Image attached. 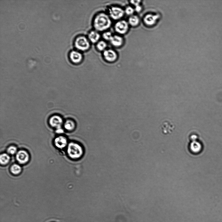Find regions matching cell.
I'll use <instances>...</instances> for the list:
<instances>
[{
    "label": "cell",
    "instance_id": "obj_1",
    "mask_svg": "<svg viewBox=\"0 0 222 222\" xmlns=\"http://www.w3.org/2000/svg\"><path fill=\"white\" fill-rule=\"evenodd\" d=\"M112 24L111 21L109 16L104 13L98 14L95 17L93 25L96 30L102 31L109 28Z\"/></svg>",
    "mask_w": 222,
    "mask_h": 222
},
{
    "label": "cell",
    "instance_id": "obj_2",
    "mask_svg": "<svg viewBox=\"0 0 222 222\" xmlns=\"http://www.w3.org/2000/svg\"><path fill=\"white\" fill-rule=\"evenodd\" d=\"M67 152L68 156L73 159H81L84 154V149L82 146L78 143L75 142L69 143Z\"/></svg>",
    "mask_w": 222,
    "mask_h": 222
},
{
    "label": "cell",
    "instance_id": "obj_3",
    "mask_svg": "<svg viewBox=\"0 0 222 222\" xmlns=\"http://www.w3.org/2000/svg\"><path fill=\"white\" fill-rule=\"evenodd\" d=\"M75 45L76 48L80 51H85L90 47V43L88 39L84 36H80L75 39Z\"/></svg>",
    "mask_w": 222,
    "mask_h": 222
},
{
    "label": "cell",
    "instance_id": "obj_4",
    "mask_svg": "<svg viewBox=\"0 0 222 222\" xmlns=\"http://www.w3.org/2000/svg\"><path fill=\"white\" fill-rule=\"evenodd\" d=\"M110 16L114 20H118L123 16L124 11L121 8L113 7L109 9Z\"/></svg>",
    "mask_w": 222,
    "mask_h": 222
},
{
    "label": "cell",
    "instance_id": "obj_5",
    "mask_svg": "<svg viewBox=\"0 0 222 222\" xmlns=\"http://www.w3.org/2000/svg\"><path fill=\"white\" fill-rule=\"evenodd\" d=\"M161 128L163 134L168 135L173 132L175 129V125L170 121H166L162 123Z\"/></svg>",
    "mask_w": 222,
    "mask_h": 222
},
{
    "label": "cell",
    "instance_id": "obj_6",
    "mask_svg": "<svg viewBox=\"0 0 222 222\" xmlns=\"http://www.w3.org/2000/svg\"><path fill=\"white\" fill-rule=\"evenodd\" d=\"M115 30L117 32L121 34L126 33L128 29V23L124 20L117 23L115 25Z\"/></svg>",
    "mask_w": 222,
    "mask_h": 222
},
{
    "label": "cell",
    "instance_id": "obj_7",
    "mask_svg": "<svg viewBox=\"0 0 222 222\" xmlns=\"http://www.w3.org/2000/svg\"><path fill=\"white\" fill-rule=\"evenodd\" d=\"M63 123V119L59 116H52L49 120V124L52 127L56 128L57 129L61 128Z\"/></svg>",
    "mask_w": 222,
    "mask_h": 222
},
{
    "label": "cell",
    "instance_id": "obj_8",
    "mask_svg": "<svg viewBox=\"0 0 222 222\" xmlns=\"http://www.w3.org/2000/svg\"><path fill=\"white\" fill-rule=\"evenodd\" d=\"M16 158L18 161L21 164H25L29 160V155L27 152L24 151H19L17 153Z\"/></svg>",
    "mask_w": 222,
    "mask_h": 222
},
{
    "label": "cell",
    "instance_id": "obj_9",
    "mask_svg": "<svg viewBox=\"0 0 222 222\" xmlns=\"http://www.w3.org/2000/svg\"><path fill=\"white\" fill-rule=\"evenodd\" d=\"M103 54L105 59L109 62H114L118 57L116 52L111 49L104 51Z\"/></svg>",
    "mask_w": 222,
    "mask_h": 222
},
{
    "label": "cell",
    "instance_id": "obj_10",
    "mask_svg": "<svg viewBox=\"0 0 222 222\" xmlns=\"http://www.w3.org/2000/svg\"><path fill=\"white\" fill-rule=\"evenodd\" d=\"M70 59L73 63H80L82 59V55L79 52L72 51L69 54Z\"/></svg>",
    "mask_w": 222,
    "mask_h": 222
},
{
    "label": "cell",
    "instance_id": "obj_11",
    "mask_svg": "<svg viewBox=\"0 0 222 222\" xmlns=\"http://www.w3.org/2000/svg\"><path fill=\"white\" fill-rule=\"evenodd\" d=\"M54 143L57 147L62 149L66 147L68 144V141L65 137L60 136L55 139Z\"/></svg>",
    "mask_w": 222,
    "mask_h": 222
},
{
    "label": "cell",
    "instance_id": "obj_12",
    "mask_svg": "<svg viewBox=\"0 0 222 222\" xmlns=\"http://www.w3.org/2000/svg\"><path fill=\"white\" fill-rule=\"evenodd\" d=\"M159 18V16L156 15H153L152 14H148L144 18V22L146 24L149 25H154Z\"/></svg>",
    "mask_w": 222,
    "mask_h": 222
},
{
    "label": "cell",
    "instance_id": "obj_13",
    "mask_svg": "<svg viewBox=\"0 0 222 222\" xmlns=\"http://www.w3.org/2000/svg\"><path fill=\"white\" fill-rule=\"evenodd\" d=\"M110 42L111 44L116 47L121 46L123 43V40L122 38L118 35L113 36Z\"/></svg>",
    "mask_w": 222,
    "mask_h": 222
},
{
    "label": "cell",
    "instance_id": "obj_14",
    "mask_svg": "<svg viewBox=\"0 0 222 222\" xmlns=\"http://www.w3.org/2000/svg\"><path fill=\"white\" fill-rule=\"evenodd\" d=\"M100 35L96 31H92L88 35L89 40L92 43L97 42L100 39Z\"/></svg>",
    "mask_w": 222,
    "mask_h": 222
},
{
    "label": "cell",
    "instance_id": "obj_15",
    "mask_svg": "<svg viewBox=\"0 0 222 222\" xmlns=\"http://www.w3.org/2000/svg\"><path fill=\"white\" fill-rule=\"evenodd\" d=\"M64 127L67 130L69 131L73 130L76 127L75 123L72 120H68L64 124Z\"/></svg>",
    "mask_w": 222,
    "mask_h": 222
},
{
    "label": "cell",
    "instance_id": "obj_16",
    "mask_svg": "<svg viewBox=\"0 0 222 222\" xmlns=\"http://www.w3.org/2000/svg\"><path fill=\"white\" fill-rule=\"evenodd\" d=\"M196 141H194L191 143L190 147L191 151L195 153L200 152L201 149V145L200 143Z\"/></svg>",
    "mask_w": 222,
    "mask_h": 222
},
{
    "label": "cell",
    "instance_id": "obj_17",
    "mask_svg": "<svg viewBox=\"0 0 222 222\" xmlns=\"http://www.w3.org/2000/svg\"><path fill=\"white\" fill-rule=\"evenodd\" d=\"M139 22V17L136 16H131L128 19L129 24L133 27H135L138 25Z\"/></svg>",
    "mask_w": 222,
    "mask_h": 222
},
{
    "label": "cell",
    "instance_id": "obj_18",
    "mask_svg": "<svg viewBox=\"0 0 222 222\" xmlns=\"http://www.w3.org/2000/svg\"><path fill=\"white\" fill-rule=\"evenodd\" d=\"M10 157L6 154H4L1 155L0 156V162L2 165H6L9 162Z\"/></svg>",
    "mask_w": 222,
    "mask_h": 222
},
{
    "label": "cell",
    "instance_id": "obj_19",
    "mask_svg": "<svg viewBox=\"0 0 222 222\" xmlns=\"http://www.w3.org/2000/svg\"><path fill=\"white\" fill-rule=\"evenodd\" d=\"M21 171L22 168L21 166L17 164H15L13 165L11 168V173L15 175L19 174Z\"/></svg>",
    "mask_w": 222,
    "mask_h": 222
},
{
    "label": "cell",
    "instance_id": "obj_20",
    "mask_svg": "<svg viewBox=\"0 0 222 222\" xmlns=\"http://www.w3.org/2000/svg\"><path fill=\"white\" fill-rule=\"evenodd\" d=\"M97 47L99 51H104L107 47L106 43L103 41H101L97 44Z\"/></svg>",
    "mask_w": 222,
    "mask_h": 222
},
{
    "label": "cell",
    "instance_id": "obj_21",
    "mask_svg": "<svg viewBox=\"0 0 222 222\" xmlns=\"http://www.w3.org/2000/svg\"><path fill=\"white\" fill-rule=\"evenodd\" d=\"M113 37L112 33L110 32H106L104 33L103 35L104 38L107 40L110 41Z\"/></svg>",
    "mask_w": 222,
    "mask_h": 222
},
{
    "label": "cell",
    "instance_id": "obj_22",
    "mask_svg": "<svg viewBox=\"0 0 222 222\" xmlns=\"http://www.w3.org/2000/svg\"><path fill=\"white\" fill-rule=\"evenodd\" d=\"M17 151V148L14 146H11L8 149L7 152L11 154H14L16 153Z\"/></svg>",
    "mask_w": 222,
    "mask_h": 222
},
{
    "label": "cell",
    "instance_id": "obj_23",
    "mask_svg": "<svg viewBox=\"0 0 222 222\" xmlns=\"http://www.w3.org/2000/svg\"><path fill=\"white\" fill-rule=\"evenodd\" d=\"M134 10L133 8L130 6H128L125 8V13L128 15L132 16V14L134 12Z\"/></svg>",
    "mask_w": 222,
    "mask_h": 222
},
{
    "label": "cell",
    "instance_id": "obj_24",
    "mask_svg": "<svg viewBox=\"0 0 222 222\" xmlns=\"http://www.w3.org/2000/svg\"><path fill=\"white\" fill-rule=\"evenodd\" d=\"M141 2V1H130L131 3L133 5H135V6L140 5V3Z\"/></svg>",
    "mask_w": 222,
    "mask_h": 222
},
{
    "label": "cell",
    "instance_id": "obj_25",
    "mask_svg": "<svg viewBox=\"0 0 222 222\" xmlns=\"http://www.w3.org/2000/svg\"><path fill=\"white\" fill-rule=\"evenodd\" d=\"M142 9V8L141 7V6H140V5H139L136 6L135 10L137 11V12H140V11H141Z\"/></svg>",
    "mask_w": 222,
    "mask_h": 222
},
{
    "label": "cell",
    "instance_id": "obj_26",
    "mask_svg": "<svg viewBox=\"0 0 222 222\" xmlns=\"http://www.w3.org/2000/svg\"><path fill=\"white\" fill-rule=\"evenodd\" d=\"M57 132L58 133H62L63 132V130L62 129H61V128H58V129H57Z\"/></svg>",
    "mask_w": 222,
    "mask_h": 222
}]
</instances>
